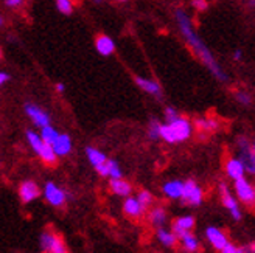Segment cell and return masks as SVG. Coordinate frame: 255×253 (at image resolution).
I'll return each instance as SVG.
<instances>
[{"instance_id": "obj_1", "label": "cell", "mask_w": 255, "mask_h": 253, "mask_svg": "<svg viewBox=\"0 0 255 253\" xmlns=\"http://www.w3.org/2000/svg\"><path fill=\"white\" fill-rule=\"evenodd\" d=\"M176 22L179 25L181 33L185 37L187 44L193 48V52L198 55V58L207 66V69L213 73V77H216L220 81H227V75L221 70V67L218 66V62L213 58L212 52L207 48V45L204 44L199 36L195 33L193 25H191V20L188 17V14H185L184 9H176Z\"/></svg>"}, {"instance_id": "obj_38", "label": "cell", "mask_w": 255, "mask_h": 253, "mask_svg": "<svg viewBox=\"0 0 255 253\" xmlns=\"http://www.w3.org/2000/svg\"><path fill=\"white\" fill-rule=\"evenodd\" d=\"M241 58H243V53H241V50H237V52L234 53V59L235 61H241Z\"/></svg>"}, {"instance_id": "obj_2", "label": "cell", "mask_w": 255, "mask_h": 253, "mask_svg": "<svg viewBox=\"0 0 255 253\" xmlns=\"http://www.w3.org/2000/svg\"><path fill=\"white\" fill-rule=\"evenodd\" d=\"M191 135V123L182 117L160 124V138L167 143H181Z\"/></svg>"}, {"instance_id": "obj_44", "label": "cell", "mask_w": 255, "mask_h": 253, "mask_svg": "<svg viewBox=\"0 0 255 253\" xmlns=\"http://www.w3.org/2000/svg\"><path fill=\"white\" fill-rule=\"evenodd\" d=\"M251 3H254V0H252V2H251Z\"/></svg>"}, {"instance_id": "obj_30", "label": "cell", "mask_w": 255, "mask_h": 253, "mask_svg": "<svg viewBox=\"0 0 255 253\" xmlns=\"http://www.w3.org/2000/svg\"><path fill=\"white\" fill-rule=\"evenodd\" d=\"M56 6L62 14H72V11H73L72 0H56Z\"/></svg>"}, {"instance_id": "obj_24", "label": "cell", "mask_w": 255, "mask_h": 253, "mask_svg": "<svg viewBox=\"0 0 255 253\" xmlns=\"http://www.w3.org/2000/svg\"><path fill=\"white\" fill-rule=\"evenodd\" d=\"M195 126L199 131H206V132H212L218 129V121L213 118H198L195 121Z\"/></svg>"}, {"instance_id": "obj_7", "label": "cell", "mask_w": 255, "mask_h": 253, "mask_svg": "<svg viewBox=\"0 0 255 253\" xmlns=\"http://www.w3.org/2000/svg\"><path fill=\"white\" fill-rule=\"evenodd\" d=\"M25 113L28 115V118L36 124V126H39V128H44V126L50 124V115L44 110L41 109L39 106H36V104H25Z\"/></svg>"}, {"instance_id": "obj_41", "label": "cell", "mask_w": 255, "mask_h": 253, "mask_svg": "<svg viewBox=\"0 0 255 253\" xmlns=\"http://www.w3.org/2000/svg\"><path fill=\"white\" fill-rule=\"evenodd\" d=\"M0 58H2V50H0Z\"/></svg>"}, {"instance_id": "obj_14", "label": "cell", "mask_w": 255, "mask_h": 253, "mask_svg": "<svg viewBox=\"0 0 255 253\" xmlns=\"http://www.w3.org/2000/svg\"><path fill=\"white\" fill-rule=\"evenodd\" d=\"M123 211L125 214H128V216H131V218H140L145 211V207L137 200V197L126 196V200L123 204Z\"/></svg>"}, {"instance_id": "obj_22", "label": "cell", "mask_w": 255, "mask_h": 253, "mask_svg": "<svg viewBox=\"0 0 255 253\" xmlns=\"http://www.w3.org/2000/svg\"><path fill=\"white\" fill-rule=\"evenodd\" d=\"M157 238L165 247H174L176 243H177V236L173 232L162 229V227H159V229H157Z\"/></svg>"}, {"instance_id": "obj_39", "label": "cell", "mask_w": 255, "mask_h": 253, "mask_svg": "<svg viewBox=\"0 0 255 253\" xmlns=\"http://www.w3.org/2000/svg\"><path fill=\"white\" fill-rule=\"evenodd\" d=\"M56 90H58V92H61V93H62V92H64V90H66V85H64V84H62V83H58V84H56Z\"/></svg>"}, {"instance_id": "obj_18", "label": "cell", "mask_w": 255, "mask_h": 253, "mask_svg": "<svg viewBox=\"0 0 255 253\" xmlns=\"http://www.w3.org/2000/svg\"><path fill=\"white\" fill-rule=\"evenodd\" d=\"M226 172L229 177H232V179H238V177H243L245 172H246V168H245V163L241 162L240 159H231L227 163H226Z\"/></svg>"}, {"instance_id": "obj_36", "label": "cell", "mask_w": 255, "mask_h": 253, "mask_svg": "<svg viewBox=\"0 0 255 253\" xmlns=\"http://www.w3.org/2000/svg\"><path fill=\"white\" fill-rule=\"evenodd\" d=\"M221 252H223V253H238V247H235L234 244L229 243V244H227Z\"/></svg>"}, {"instance_id": "obj_28", "label": "cell", "mask_w": 255, "mask_h": 253, "mask_svg": "<svg viewBox=\"0 0 255 253\" xmlns=\"http://www.w3.org/2000/svg\"><path fill=\"white\" fill-rule=\"evenodd\" d=\"M108 177H111V179H119V177H123L122 168L116 160H108Z\"/></svg>"}, {"instance_id": "obj_15", "label": "cell", "mask_w": 255, "mask_h": 253, "mask_svg": "<svg viewBox=\"0 0 255 253\" xmlns=\"http://www.w3.org/2000/svg\"><path fill=\"white\" fill-rule=\"evenodd\" d=\"M95 47H97V52H98L101 56H109V55L114 53V50H116V42H114L109 36L101 34V36L97 37Z\"/></svg>"}, {"instance_id": "obj_31", "label": "cell", "mask_w": 255, "mask_h": 253, "mask_svg": "<svg viewBox=\"0 0 255 253\" xmlns=\"http://www.w3.org/2000/svg\"><path fill=\"white\" fill-rule=\"evenodd\" d=\"M137 200H138L140 204H142V205L146 208V207L151 204V202H152V194H151L149 191H146V189H143V191H140V193H138Z\"/></svg>"}, {"instance_id": "obj_27", "label": "cell", "mask_w": 255, "mask_h": 253, "mask_svg": "<svg viewBox=\"0 0 255 253\" xmlns=\"http://www.w3.org/2000/svg\"><path fill=\"white\" fill-rule=\"evenodd\" d=\"M27 138H28V143H30V146L36 151V154L39 153L41 151V148L44 146V140L41 138V135L39 134H36V132H33V131H27Z\"/></svg>"}, {"instance_id": "obj_33", "label": "cell", "mask_w": 255, "mask_h": 253, "mask_svg": "<svg viewBox=\"0 0 255 253\" xmlns=\"http://www.w3.org/2000/svg\"><path fill=\"white\" fill-rule=\"evenodd\" d=\"M176 117H179V113H177V110L174 107H167V109H165V118H167V121H171Z\"/></svg>"}, {"instance_id": "obj_12", "label": "cell", "mask_w": 255, "mask_h": 253, "mask_svg": "<svg viewBox=\"0 0 255 253\" xmlns=\"http://www.w3.org/2000/svg\"><path fill=\"white\" fill-rule=\"evenodd\" d=\"M52 149L55 151V154L58 157H64L67 156L72 151V138L67 134H59L56 137V140L52 143Z\"/></svg>"}, {"instance_id": "obj_40", "label": "cell", "mask_w": 255, "mask_h": 253, "mask_svg": "<svg viewBox=\"0 0 255 253\" xmlns=\"http://www.w3.org/2000/svg\"><path fill=\"white\" fill-rule=\"evenodd\" d=\"M2 23H3V17H2V16H0V25H2Z\"/></svg>"}, {"instance_id": "obj_16", "label": "cell", "mask_w": 255, "mask_h": 253, "mask_svg": "<svg viewBox=\"0 0 255 253\" xmlns=\"http://www.w3.org/2000/svg\"><path fill=\"white\" fill-rule=\"evenodd\" d=\"M135 84H137L140 88H142L143 92H146V93H149V95H152V96H156V98H160V96H162V88H160V85H159L156 81L135 77Z\"/></svg>"}, {"instance_id": "obj_25", "label": "cell", "mask_w": 255, "mask_h": 253, "mask_svg": "<svg viewBox=\"0 0 255 253\" xmlns=\"http://www.w3.org/2000/svg\"><path fill=\"white\" fill-rule=\"evenodd\" d=\"M149 221L152 225L162 227V225H165V221H167V213H165L163 208H154L149 214Z\"/></svg>"}, {"instance_id": "obj_6", "label": "cell", "mask_w": 255, "mask_h": 253, "mask_svg": "<svg viewBox=\"0 0 255 253\" xmlns=\"http://www.w3.org/2000/svg\"><path fill=\"white\" fill-rule=\"evenodd\" d=\"M235 193H237L238 199L243 202V204L254 205V202H255V189H254L252 183H249L245 179V175L235 179Z\"/></svg>"}, {"instance_id": "obj_43", "label": "cell", "mask_w": 255, "mask_h": 253, "mask_svg": "<svg viewBox=\"0 0 255 253\" xmlns=\"http://www.w3.org/2000/svg\"><path fill=\"white\" fill-rule=\"evenodd\" d=\"M95 2H101V0H95Z\"/></svg>"}, {"instance_id": "obj_5", "label": "cell", "mask_w": 255, "mask_h": 253, "mask_svg": "<svg viewBox=\"0 0 255 253\" xmlns=\"http://www.w3.org/2000/svg\"><path fill=\"white\" fill-rule=\"evenodd\" d=\"M181 199H184L188 205H193V207L201 205L202 204V189H201V186L195 180L184 182Z\"/></svg>"}, {"instance_id": "obj_42", "label": "cell", "mask_w": 255, "mask_h": 253, "mask_svg": "<svg viewBox=\"0 0 255 253\" xmlns=\"http://www.w3.org/2000/svg\"><path fill=\"white\" fill-rule=\"evenodd\" d=\"M119 2H125V0H119Z\"/></svg>"}, {"instance_id": "obj_9", "label": "cell", "mask_w": 255, "mask_h": 253, "mask_svg": "<svg viewBox=\"0 0 255 253\" xmlns=\"http://www.w3.org/2000/svg\"><path fill=\"white\" fill-rule=\"evenodd\" d=\"M220 189H221V199H223V205L231 211V214H232V218L235 219V221H240L241 219V210H240V207H238V200L229 193V189H227V186L224 185V183H221L220 185Z\"/></svg>"}, {"instance_id": "obj_23", "label": "cell", "mask_w": 255, "mask_h": 253, "mask_svg": "<svg viewBox=\"0 0 255 253\" xmlns=\"http://www.w3.org/2000/svg\"><path fill=\"white\" fill-rule=\"evenodd\" d=\"M37 156H39L42 159V162L47 163V165H55L56 159H58L55 151L52 149V145H47V143H44V146L41 148L39 153H37Z\"/></svg>"}, {"instance_id": "obj_21", "label": "cell", "mask_w": 255, "mask_h": 253, "mask_svg": "<svg viewBox=\"0 0 255 253\" xmlns=\"http://www.w3.org/2000/svg\"><path fill=\"white\" fill-rule=\"evenodd\" d=\"M181 243H182V247L184 250L187 252H198L199 249V241H198V238L191 233V232H187L185 235H182L181 238Z\"/></svg>"}, {"instance_id": "obj_8", "label": "cell", "mask_w": 255, "mask_h": 253, "mask_svg": "<svg viewBox=\"0 0 255 253\" xmlns=\"http://www.w3.org/2000/svg\"><path fill=\"white\" fill-rule=\"evenodd\" d=\"M238 148L241 149V153H243V157L240 160L245 163V168L246 171H249L251 174L255 172V157H254V148L251 146V143L246 140V138L241 137L238 140Z\"/></svg>"}, {"instance_id": "obj_4", "label": "cell", "mask_w": 255, "mask_h": 253, "mask_svg": "<svg viewBox=\"0 0 255 253\" xmlns=\"http://www.w3.org/2000/svg\"><path fill=\"white\" fill-rule=\"evenodd\" d=\"M45 200L52 207H62L67 200V194L62 188H59L55 182H47L44 186Z\"/></svg>"}, {"instance_id": "obj_11", "label": "cell", "mask_w": 255, "mask_h": 253, "mask_svg": "<svg viewBox=\"0 0 255 253\" xmlns=\"http://www.w3.org/2000/svg\"><path fill=\"white\" fill-rule=\"evenodd\" d=\"M206 238L209 239V243L220 252L229 244L226 235L220 229H216V227H209V229L206 230Z\"/></svg>"}, {"instance_id": "obj_17", "label": "cell", "mask_w": 255, "mask_h": 253, "mask_svg": "<svg viewBox=\"0 0 255 253\" xmlns=\"http://www.w3.org/2000/svg\"><path fill=\"white\" fill-rule=\"evenodd\" d=\"M111 191L114 194H117V196H122V197H126V196H129L131 191H132V186L129 182H126L123 180V177H119V179H111Z\"/></svg>"}, {"instance_id": "obj_10", "label": "cell", "mask_w": 255, "mask_h": 253, "mask_svg": "<svg viewBox=\"0 0 255 253\" xmlns=\"http://www.w3.org/2000/svg\"><path fill=\"white\" fill-rule=\"evenodd\" d=\"M19 196L23 204H30V202H33L34 199L41 196V189L34 182L27 180L19 186Z\"/></svg>"}, {"instance_id": "obj_37", "label": "cell", "mask_w": 255, "mask_h": 253, "mask_svg": "<svg viewBox=\"0 0 255 253\" xmlns=\"http://www.w3.org/2000/svg\"><path fill=\"white\" fill-rule=\"evenodd\" d=\"M9 81V75L8 73H3V72H0V87H2L3 84H6Z\"/></svg>"}, {"instance_id": "obj_29", "label": "cell", "mask_w": 255, "mask_h": 253, "mask_svg": "<svg viewBox=\"0 0 255 253\" xmlns=\"http://www.w3.org/2000/svg\"><path fill=\"white\" fill-rule=\"evenodd\" d=\"M160 121L159 120H151L148 126V137L151 140H159L160 138Z\"/></svg>"}, {"instance_id": "obj_13", "label": "cell", "mask_w": 255, "mask_h": 253, "mask_svg": "<svg viewBox=\"0 0 255 253\" xmlns=\"http://www.w3.org/2000/svg\"><path fill=\"white\" fill-rule=\"evenodd\" d=\"M195 227V218L193 216H181L173 222V233L179 239L187 232H191Z\"/></svg>"}, {"instance_id": "obj_32", "label": "cell", "mask_w": 255, "mask_h": 253, "mask_svg": "<svg viewBox=\"0 0 255 253\" xmlns=\"http://www.w3.org/2000/svg\"><path fill=\"white\" fill-rule=\"evenodd\" d=\"M235 98H237V101L240 104H243V106H249L251 103H252V96L248 93V92H237L235 93Z\"/></svg>"}, {"instance_id": "obj_34", "label": "cell", "mask_w": 255, "mask_h": 253, "mask_svg": "<svg viewBox=\"0 0 255 253\" xmlns=\"http://www.w3.org/2000/svg\"><path fill=\"white\" fill-rule=\"evenodd\" d=\"M193 6L198 9V11H206L207 9V6H209V2L207 0H193Z\"/></svg>"}, {"instance_id": "obj_35", "label": "cell", "mask_w": 255, "mask_h": 253, "mask_svg": "<svg viewBox=\"0 0 255 253\" xmlns=\"http://www.w3.org/2000/svg\"><path fill=\"white\" fill-rule=\"evenodd\" d=\"M23 3V0H5V5L9 8H17Z\"/></svg>"}, {"instance_id": "obj_19", "label": "cell", "mask_w": 255, "mask_h": 253, "mask_svg": "<svg viewBox=\"0 0 255 253\" xmlns=\"http://www.w3.org/2000/svg\"><path fill=\"white\" fill-rule=\"evenodd\" d=\"M182 185H184V182H181V180H171V182H167L163 185L162 191H163L165 196L170 197V199H181Z\"/></svg>"}, {"instance_id": "obj_3", "label": "cell", "mask_w": 255, "mask_h": 253, "mask_svg": "<svg viewBox=\"0 0 255 253\" xmlns=\"http://www.w3.org/2000/svg\"><path fill=\"white\" fill-rule=\"evenodd\" d=\"M41 247L44 252H52V253H66L67 247L66 243L62 241V238L53 233L52 230H47L41 235Z\"/></svg>"}, {"instance_id": "obj_20", "label": "cell", "mask_w": 255, "mask_h": 253, "mask_svg": "<svg viewBox=\"0 0 255 253\" xmlns=\"http://www.w3.org/2000/svg\"><path fill=\"white\" fill-rule=\"evenodd\" d=\"M86 156H87V159H89V162L92 163V167L97 169V168H100L103 163L108 160V157L101 153V151H98V149H95V148H87L86 149Z\"/></svg>"}, {"instance_id": "obj_26", "label": "cell", "mask_w": 255, "mask_h": 253, "mask_svg": "<svg viewBox=\"0 0 255 253\" xmlns=\"http://www.w3.org/2000/svg\"><path fill=\"white\" fill-rule=\"evenodd\" d=\"M42 131H41V138L42 140L47 143V145H52L55 140H56V137L59 135V132L55 129V128H52L50 124H47V126H44V128H41Z\"/></svg>"}]
</instances>
